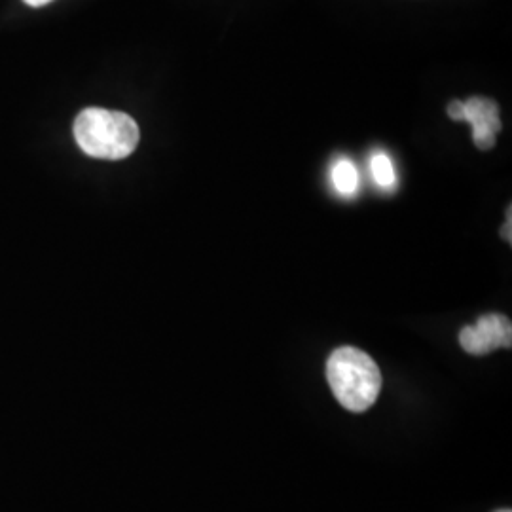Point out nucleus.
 Returning <instances> with one entry per match:
<instances>
[{
  "label": "nucleus",
  "instance_id": "f257e3e1",
  "mask_svg": "<svg viewBox=\"0 0 512 512\" xmlns=\"http://www.w3.org/2000/svg\"><path fill=\"white\" fill-rule=\"evenodd\" d=\"M73 129L78 147L97 160H124L141 139L137 122L118 110L84 109L76 116Z\"/></svg>",
  "mask_w": 512,
  "mask_h": 512
},
{
  "label": "nucleus",
  "instance_id": "f03ea898",
  "mask_svg": "<svg viewBox=\"0 0 512 512\" xmlns=\"http://www.w3.org/2000/svg\"><path fill=\"white\" fill-rule=\"evenodd\" d=\"M327 380L338 403L349 412H365L382 391V372L374 359L357 348L332 351L327 361Z\"/></svg>",
  "mask_w": 512,
  "mask_h": 512
},
{
  "label": "nucleus",
  "instance_id": "7ed1b4c3",
  "mask_svg": "<svg viewBox=\"0 0 512 512\" xmlns=\"http://www.w3.org/2000/svg\"><path fill=\"white\" fill-rule=\"evenodd\" d=\"M459 342L471 355H486L497 348H511V321L497 313L484 315L473 327H465L461 330Z\"/></svg>",
  "mask_w": 512,
  "mask_h": 512
},
{
  "label": "nucleus",
  "instance_id": "20e7f679",
  "mask_svg": "<svg viewBox=\"0 0 512 512\" xmlns=\"http://www.w3.org/2000/svg\"><path fill=\"white\" fill-rule=\"evenodd\" d=\"M463 122L471 124L473 141L480 150L494 148L497 133L501 131V116L494 99L471 97L463 103Z\"/></svg>",
  "mask_w": 512,
  "mask_h": 512
},
{
  "label": "nucleus",
  "instance_id": "39448f33",
  "mask_svg": "<svg viewBox=\"0 0 512 512\" xmlns=\"http://www.w3.org/2000/svg\"><path fill=\"white\" fill-rule=\"evenodd\" d=\"M332 184L336 188V192L344 198L355 196L357 188H359V173L357 167L351 164L346 158L338 160L332 167Z\"/></svg>",
  "mask_w": 512,
  "mask_h": 512
},
{
  "label": "nucleus",
  "instance_id": "423d86ee",
  "mask_svg": "<svg viewBox=\"0 0 512 512\" xmlns=\"http://www.w3.org/2000/svg\"><path fill=\"white\" fill-rule=\"evenodd\" d=\"M370 171H372V177L376 184L380 188H393L397 184V175H395V167L391 158L384 154V152H376L372 158H370Z\"/></svg>",
  "mask_w": 512,
  "mask_h": 512
},
{
  "label": "nucleus",
  "instance_id": "0eeeda50",
  "mask_svg": "<svg viewBox=\"0 0 512 512\" xmlns=\"http://www.w3.org/2000/svg\"><path fill=\"white\" fill-rule=\"evenodd\" d=\"M448 116L456 122H463V103L461 101H452L448 105Z\"/></svg>",
  "mask_w": 512,
  "mask_h": 512
},
{
  "label": "nucleus",
  "instance_id": "6e6552de",
  "mask_svg": "<svg viewBox=\"0 0 512 512\" xmlns=\"http://www.w3.org/2000/svg\"><path fill=\"white\" fill-rule=\"evenodd\" d=\"M511 219H512L511 209H509V213H507V224H505V226H503V232H501V236H503V238L507 239V241H509V243H511Z\"/></svg>",
  "mask_w": 512,
  "mask_h": 512
},
{
  "label": "nucleus",
  "instance_id": "1a4fd4ad",
  "mask_svg": "<svg viewBox=\"0 0 512 512\" xmlns=\"http://www.w3.org/2000/svg\"><path fill=\"white\" fill-rule=\"evenodd\" d=\"M25 4H29V6H33V8H40V6H46V4H50V2H54V0H23Z\"/></svg>",
  "mask_w": 512,
  "mask_h": 512
},
{
  "label": "nucleus",
  "instance_id": "9d476101",
  "mask_svg": "<svg viewBox=\"0 0 512 512\" xmlns=\"http://www.w3.org/2000/svg\"><path fill=\"white\" fill-rule=\"evenodd\" d=\"M499 512H511V511H499Z\"/></svg>",
  "mask_w": 512,
  "mask_h": 512
}]
</instances>
